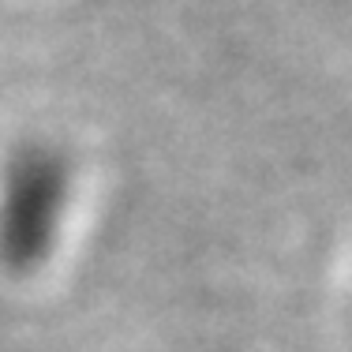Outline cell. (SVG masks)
Wrapping results in <instances>:
<instances>
[{
  "instance_id": "obj_1",
  "label": "cell",
  "mask_w": 352,
  "mask_h": 352,
  "mask_svg": "<svg viewBox=\"0 0 352 352\" xmlns=\"http://www.w3.org/2000/svg\"><path fill=\"white\" fill-rule=\"evenodd\" d=\"M68 173L49 154H23L0 180V263L34 270L60 236Z\"/></svg>"
}]
</instances>
